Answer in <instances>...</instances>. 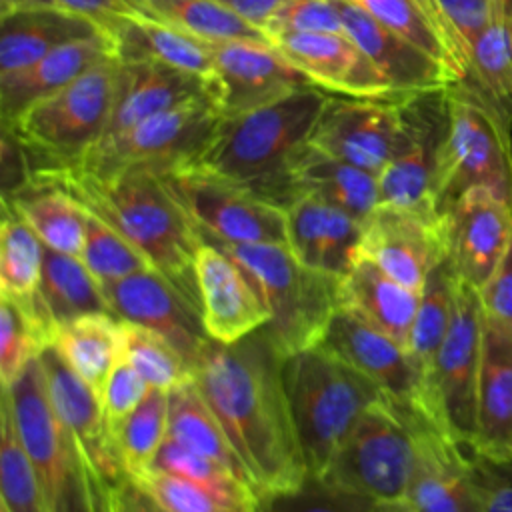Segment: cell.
I'll return each instance as SVG.
<instances>
[{
	"mask_svg": "<svg viewBox=\"0 0 512 512\" xmlns=\"http://www.w3.org/2000/svg\"><path fill=\"white\" fill-rule=\"evenodd\" d=\"M284 356L264 326L234 342H210L194 382L224 428L256 494L308 476L282 382Z\"/></svg>",
	"mask_w": 512,
	"mask_h": 512,
	"instance_id": "6da1fadb",
	"label": "cell"
},
{
	"mask_svg": "<svg viewBox=\"0 0 512 512\" xmlns=\"http://www.w3.org/2000/svg\"><path fill=\"white\" fill-rule=\"evenodd\" d=\"M32 182L62 188L90 214L122 234L148 258L152 268L200 306L194 260L202 238L160 172L126 168L112 174H92L68 168L38 174Z\"/></svg>",
	"mask_w": 512,
	"mask_h": 512,
	"instance_id": "7a4b0ae2",
	"label": "cell"
},
{
	"mask_svg": "<svg viewBox=\"0 0 512 512\" xmlns=\"http://www.w3.org/2000/svg\"><path fill=\"white\" fill-rule=\"evenodd\" d=\"M328 98L330 92L304 86L264 108L220 116L194 166L286 210L298 198L292 158L310 142Z\"/></svg>",
	"mask_w": 512,
	"mask_h": 512,
	"instance_id": "3957f363",
	"label": "cell"
},
{
	"mask_svg": "<svg viewBox=\"0 0 512 512\" xmlns=\"http://www.w3.org/2000/svg\"><path fill=\"white\" fill-rule=\"evenodd\" d=\"M282 382L298 448L312 476L326 472L362 412L386 396L322 346L286 356Z\"/></svg>",
	"mask_w": 512,
	"mask_h": 512,
	"instance_id": "277c9868",
	"label": "cell"
},
{
	"mask_svg": "<svg viewBox=\"0 0 512 512\" xmlns=\"http://www.w3.org/2000/svg\"><path fill=\"white\" fill-rule=\"evenodd\" d=\"M122 62L110 56L10 124L26 150L32 178L80 166L104 140L118 96ZM32 182V180H30Z\"/></svg>",
	"mask_w": 512,
	"mask_h": 512,
	"instance_id": "5b68a950",
	"label": "cell"
},
{
	"mask_svg": "<svg viewBox=\"0 0 512 512\" xmlns=\"http://www.w3.org/2000/svg\"><path fill=\"white\" fill-rule=\"evenodd\" d=\"M202 240L222 248L246 274L270 314L264 330L284 358L322 342L338 310L340 278L300 264L286 244Z\"/></svg>",
	"mask_w": 512,
	"mask_h": 512,
	"instance_id": "8992f818",
	"label": "cell"
},
{
	"mask_svg": "<svg viewBox=\"0 0 512 512\" xmlns=\"http://www.w3.org/2000/svg\"><path fill=\"white\" fill-rule=\"evenodd\" d=\"M20 442L38 474L50 512H96V480L46 392L40 358L2 388Z\"/></svg>",
	"mask_w": 512,
	"mask_h": 512,
	"instance_id": "52a82bcc",
	"label": "cell"
},
{
	"mask_svg": "<svg viewBox=\"0 0 512 512\" xmlns=\"http://www.w3.org/2000/svg\"><path fill=\"white\" fill-rule=\"evenodd\" d=\"M470 188H486L512 206V130L456 82L448 86V130L434 186L438 212Z\"/></svg>",
	"mask_w": 512,
	"mask_h": 512,
	"instance_id": "ba28073f",
	"label": "cell"
},
{
	"mask_svg": "<svg viewBox=\"0 0 512 512\" xmlns=\"http://www.w3.org/2000/svg\"><path fill=\"white\" fill-rule=\"evenodd\" d=\"M416 410L388 396L372 402L320 478L378 502H404L416 456Z\"/></svg>",
	"mask_w": 512,
	"mask_h": 512,
	"instance_id": "9c48e42d",
	"label": "cell"
},
{
	"mask_svg": "<svg viewBox=\"0 0 512 512\" xmlns=\"http://www.w3.org/2000/svg\"><path fill=\"white\" fill-rule=\"evenodd\" d=\"M482 350V302L476 288L456 280L454 312L424 384L426 410L462 446L476 436V388Z\"/></svg>",
	"mask_w": 512,
	"mask_h": 512,
	"instance_id": "30bf717a",
	"label": "cell"
},
{
	"mask_svg": "<svg viewBox=\"0 0 512 512\" xmlns=\"http://www.w3.org/2000/svg\"><path fill=\"white\" fill-rule=\"evenodd\" d=\"M200 238L226 244H286V210L194 164L162 174Z\"/></svg>",
	"mask_w": 512,
	"mask_h": 512,
	"instance_id": "8fae6325",
	"label": "cell"
},
{
	"mask_svg": "<svg viewBox=\"0 0 512 512\" xmlns=\"http://www.w3.org/2000/svg\"><path fill=\"white\" fill-rule=\"evenodd\" d=\"M220 116L212 100L182 104L104 138L76 168L92 174L150 168L164 174L194 164L208 144Z\"/></svg>",
	"mask_w": 512,
	"mask_h": 512,
	"instance_id": "7c38bea8",
	"label": "cell"
},
{
	"mask_svg": "<svg viewBox=\"0 0 512 512\" xmlns=\"http://www.w3.org/2000/svg\"><path fill=\"white\" fill-rule=\"evenodd\" d=\"M400 132L390 162L378 174L380 204L440 214L434 186L448 130V86L398 98Z\"/></svg>",
	"mask_w": 512,
	"mask_h": 512,
	"instance_id": "4fadbf2b",
	"label": "cell"
},
{
	"mask_svg": "<svg viewBox=\"0 0 512 512\" xmlns=\"http://www.w3.org/2000/svg\"><path fill=\"white\" fill-rule=\"evenodd\" d=\"M208 46L212 102L222 116L252 112L312 86L270 42L218 40Z\"/></svg>",
	"mask_w": 512,
	"mask_h": 512,
	"instance_id": "5bb4252c",
	"label": "cell"
},
{
	"mask_svg": "<svg viewBox=\"0 0 512 512\" xmlns=\"http://www.w3.org/2000/svg\"><path fill=\"white\" fill-rule=\"evenodd\" d=\"M102 292L112 316L160 334L192 368L212 342L204 328L200 306L156 268L102 284Z\"/></svg>",
	"mask_w": 512,
	"mask_h": 512,
	"instance_id": "9a60e30c",
	"label": "cell"
},
{
	"mask_svg": "<svg viewBox=\"0 0 512 512\" xmlns=\"http://www.w3.org/2000/svg\"><path fill=\"white\" fill-rule=\"evenodd\" d=\"M360 256L422 292L428 274L446 260L444 216L378 204L362 224Z\"/></svg>",
	"mask_w": 512,
	"mask_h": 512,
	"instance_id": "2e32d148",
	"label": "cell"
},
{
	"mask_svg": "<svg viewBox=\"0 0 512 512\" xmlns=\"http://www.w3.org/2000/svg\"><path fill=\"white\" fill-rule=\"evenodd\" d=\"M412 424L416 456L406 506L412 512H482L468 448L422 410Z\"/></svg>",
	"mask_w": 512,
	"mask_h": 512,
	"instance_id": "e0dca14e",
	"label": "cell"
},
{
	"mask_svg": "<svg viewBox=\"0 0 512 512\" xmlns=\"http://www.w3.org/2000/svg\"><path fill=\"white\" fill-rule=\"evenodd\" d=\"M400 132L398 98L330 94L310 144L378 176L392 158Z\"/></svg>",
	"mask_w": 512,
	"mask_h": 512,
	"instance_id": "ac0fdd59",
	"label": "cell"
},
{
	"mask_svg": "<svg viewBox=\"0 0 512 512\" xmlns=\"http://www.w3.org/2000/svg\"><path fill=\"white\" fill-rule=\"evenodd\" d=\"M442 216L450 270L480 290L512 244V206L486 188H470Z\"/></svg>",
	"mask_w": 512,
	"mask_h": 512,
	"instance_id": "d6986e66",
	"label": "cell"
},
{
	"mask_svg": "<svg viewBox=\"0 0 512 512\" xmlns=\"http://www.w3.org/2000/svg\"><path fill=\"white\" fill-rule=\"evenodd\" d=\"M318 346L372 380L390 400L428 414L424 380L414 358L386 332L338 308Z\"/></svg>",
	"mask_w": 512,
	"mask_h": 512,
	"instance_id": "ffe728a7",
	"label": "cell"
},
{
	"mask_svg": "<svg viewBox=\"0 0 512 512\" xmlns=\"http://www.w3.org/2000/svg\"><path fill=\"white\" fill-rule=\"evenodd\" d=\"M40 364L52 408L76 440L94 480L102 488L116 486L130 474L106 422L98 392L64 362L54 346L42 352Z\"/></svg>",
	"mask_w": 512,
	"mask_h": 512,
	"instance_id": "44dd1931",
	"label": "cell"
},
{
	"mask_svg": "<svg viewBox=\"0 0 512 512\" xmlns=\"http://www.w3.org/2000/svg\"><path fill=\"white\" fill-rule=\"evenodd\" d=\"M270 44L312 86L330 94L354 98H396L386 76L372 60L342 32L284 34Z\"/></svg>",
	"mask_w": 512,
	"mask_h": 512,
	"instance_id": "7402d4cb",
	"label": "cell"
},
{
	"mask_svg": "<svg viewBox=\"0 0 512 512\" xmlns=\"http://www.w3.org/2000/svg\"><path fill=\"white\" fill-rule=\"evenodd\" d=\"M194 270L202 322L214 342L234 344L268 324L266 306L246 274L222 248L202 240Z\"/></svg>",
	"mask_w": 512,
	"mask_h": 512,
	"instance_id": "603a6c76",
	"label": "cell"
},
{
	"mask_svg": "<svg viewBox=\"0 0 512 512\" xmlns=\"http://www.w3.org/2000/svg\"><path fill=\"white\" fill-rule=\"evenodd\" d=\"M334 4L340 12L344 34L386 76L396 98L458 82L444 64L374 20L352 0H334Z\"/></svg>",
	"mask_w": 512,
	"mask_h": 512,
	"instance_id": "cb8c5ba5",
	"label": "cell"
},
{
	"mask_svg": "<svg viewBox=\"0 0 512 512\" xmlns=\"http://www.w3.org/2000/svg\"><path fill=\"white\" fill-rule=\"evenodd\" d=\"M362 224L348 212L302 194L286 208V246L300 264L340 278L360 256Z\"/></svg>",
	"mask_w": 512,
	"mask_h": 512,
	"instance_id": "d4e9b609",
	"label": "cell"
},
{
	"mask_svg": "<svg viewBox=\"0 0 512 512\" xmlns=\"http://www.w3.org/2000/svg\"><path fill=\"white\" fill-rule=\"evenodd\" d=\"M472 452L512 456V328L482 310V350L476 388V436Z\"/></svg>",
	"mask_w": 512,
	"mask_h": 512,
	"instance_id": "484cf974",
	"label": "cell"
},
{
	"mask_svg": "<svg viewBox=\"0 0 512 512\" xmlns=\"http://www.w3.org/2000/svg\"><path fill=\"white\" fill-rule=\"evenodd\" d=\"M116 56L110 34L100 32L58 46L34 64L0 76V124H10L30 106L60 92L102 60Z\"/></svg>",
	"mask_w": 512,
	"mask_h": 512,
	"instance_id": "4316f807",
	"label": "cell"
},
{
	"mask_svg": "<svg viewBox=\"0 0 512 512\" xmlns=\"http://www.w3.org/2000/svg\"><path fill=\"white\" fill-rule=\"evenodd\" d=\"M194 100H212L208 80L156 62H122L118 96L104 138Z\"/></svg>",
	"mask_w": 512,
	"mask_h": 512,
	"instance_id": "83f0119b",
	"label": "cell"
},
{
	"mask_svg": "<svg viewBox=\"0 0 512 512\" xmlns=\"http://www.w3.org/2000/svg\"><path fill=\"white\" fill-rule=\"evenodd\" d=\"M420 292L390 278L374 262L358 256L338 280V308L352 312L408 348Z\"/></svg>",
	"mask_w": 512,
	"mask_h": 512,
	"instance_id": "f1b7e54d",
	"label": "cell"
},
{
	"mask_svg": "<svg viewBox=\"0 0 512 512\" xmlns=\"http://www.w3.org/2000/svg\"><path fill=\"white\" fill-rule=\"evenodd\" d=\"M104 32L90 18L50 6L0 18V76L14 74L58 46Z\"/></svg>",
	"mask_w": 512,
	"mask_h": 512,
	"instance_id": "f546056e",
	"label": "cell"
},
{
	"mask_svg": "<svg viewBox=\"0 0 512 512\" xmlns=\"http://www.w3.org/2000/svg\"><path fill=\"white\" fill-rule=\"evenodd\" d=\"M296 194L316 196L364 222L380 204L378 176L306 142L290 164Z\"/></svg>",
	"mask_w": 512,
	"mask_h": 512,
	"instance_id": "4dcf8cb0",
	"label": "cell"
},
{
	"mask_svg": "<svg viewBox=\"0 0 512 512\" xmlns=\"http://www.w3.org/2000/svg\"><path fill=\"white\" fill-rule=\"evenodd\" d=\"M374 20L404 36L462 82L468 74V50L444 16L438 0H352Z\"/></svg>",
	"mask_w": 512,
	"mask_h": 512,
	"instance_id": "1f68e13d",
	"label": "cell"
},
{
	"mask_svg": "<svg viewBox=\"0 0 512 512\" xmlns=\"http://www.w3.org/2000/svg\"><path fill=\"white\" fill-rule=\"evenodd\" d=\"M108 34L114 42L116 58L124 64L156 62L196 74L210 84L212 52L206 40L152 16L120 20Z\"/></svg>",
	"mask_w": 512,
	"mask_h": 512,
	"instance_id": "d6a6232c",
	"label": "cell"
},
{
	"mask_svg": "<svg viewBox=\"0 0 512 512\" xmlns=\"http://www.w3.org/2000/svg\"><path fill=\"white\" fill-rule=\"evenodd\" d=\"M462 84L512 130V2L494 0L490 20L470 46Z\"/></svg>",
	"mask_w": 512,
	"mask_h": 512,
	"instance_id": "836d02e7",
	"label": "cell"
},
{
	"mask_svg": "<svg viewBox=\"0 0 512 512\" xmlns=\"http://www.w3.org/2000/svg\"><path fill=\"white\" fill-rule=\"evenodd\" d=\"M34 306L54 334L60 324L78 316L92 312L110 314L102 286L86 268L82 258L62 254L46 246Z\"/></svg>",
	"mask_w": 512,
	"mask_h": 512,
	"instance_id": "e575fe53",
	"label": "cell"
},
{
	"mask_svg": "<svg viewBox=\"0 0 512 512\" xmlns=\"http://www.w3.org/2000/svg\"><path fill=\"white\" fill-rule=\"evenodd\" d=\"M50 250L82 256L86 240V208L62 188L48 182H30L22 190L2 196Z\"/></svg>",
	"mask_w": 512,
	"mask_h": 512,
	"instance_id": "d590c367",
	"label": "cell"
},
{
	"mask_svg": "<svg viewBox=\"0 0 512 512\" xmlns=\"http://www.w3.org/2000/svg\"><path fill=\"white\" fill-rule=\"evenodd\" d=\"M52 346L100 396L110 370L124 356L122 324L108 312L84 314L60 324Z\"/></svg>",
	"mask_w": 512,
	"mask_h": 512,
	"instance_id": "8d00e7d4",
	"label": "cell"
},
{
	"mask_svg": "<svg viewBox=\"0 0 512 512\" xmlns=\"http://www.w3.org/2000/svg\"><path fill=\"white\" fill-rule=\"evenodd\" d=\"M168 438L222 464L248 482L240 458L194 380L168 392Z\"/></svg>",
	"mask_w": 512,
	"mask_h": 512,
	"instance_id": "74e56055",
	"label": "cell"
},
{
	"mask_svg": "<svg viewBox=\"0 0 512 512\" xmlns=\"http://www.w3.org/2000/svg\"><path fill=\"white\" fill-rule=\"evenodd\" d=\"M44 244L38 234L6 204L0 226V296L30 306L42 278Z\"/></svg>",
	"mask_w": 512,
	"mask_h": 512,
	"instance_id": "f35d334b",
	"label": "cell"
},
{
	"mask_svg": "<svg viewBox=\"0 0 512 512\" xmlns=\"http://www.w3.org/2000/svg\"><path fill=\"white\" fill-rule=\"evenodd\" d=\"M454 296L456 276L444 260L426 278L408 340V352L414 358L424 384L430 376L440 344L448 332L454 312Z\"/></svg>",
	"mask_w": 512,
	"mask_h": 512,
	"instance_id": "ab89813d",
	"label": "cell"
},
{
	"mask_svg": "<svg viewBox=\"0 0 512 512\" xmlns=\"http://www.w3.org/2000/svg\"><path fill=\"white\" fill-rule=\"evenodd\" d=\"M152 18L206 42L258 40L270 42L266 32L216 0H146Z\"/></svg>",
	"mask_w": 512,
	"mask_h": 512,
	"instance_id": "60d3db41",
	"label": "cell"
},
{
	"mask_svg": "<svg viewBox=\"0 0 512 512\" xmlns=\"http://www.w3.org/2000/svg\"><path fill=\"white\" fill-rule=\"evenodd\" d=\"M406 502H378L308 474L294 486L258 494L254 512H400Z\"/></svg>",
	"mask_w": 512,
	"mask_h": 512,
	"instance_id": "b9f144b4",
	"label": "cell"
},
{
	"mask_svg": "<svg viewBox=\"0 0 512 512\" xmlns=\"http://www.w3.org/2000/svg\"><path fill=\"white\" fill-rule=\"evenodd\" d=\"M54 342V330L34 304L24 306L0 296V378L12 386L24 368Z\"/></svg>",
	"mask_w": 512,
	"mask_h": 512,
	"instance_id": "7bdbcfd3",
	"label": "cell"
},
{
	"mask_svg": "<svg viewBox=\"0 0 512 512\" xmlns=\"http://www.w3.org/2000/svg\"><path fill=\"white\" fill-rule=\"evenodd\" d=\"M152 468L186 478L216 494L240 512H254L258 494L246 480H242L222 464L200 456L170 438L164 440Z\"/></svg>",
	"mask_w": 512,
	"mask_h": 512,
	"instance_id": "ee69618b",
	"label": "cell"
},
{
	"mask_svg": "<svg viewBox=\"0 0 512 512\" xmlns=\"http://www.w3.org/2000/svg\"><path fill=\"white\" fill-rule=\"evenodd\" d=\"M168 438V392L150 388L144 400L120 422L114 432L118 452L130 476L150 470Z\"/></svg>",
	"mask_w": 512,
	"mask_h": 512,
	"instance_id": "f6af8a7d",
	"label": "cell"
},
{
	"mask_svg": "<svg viewBox=\"0 0 512 512\" xmlns=\"http://www.w3.org/2000/svg\"><path fill=\"white\" fill-rule=\"evenodd\" d=\"M122 324L124 358L140 372L150 388L172 392L194 380L192 364L160 334L134 322Z\"/></svg>",
	"mask_w": 512,
	"mask_h": 512,
	"instance_id": "bcb514c9",
	"label": "cell"
},
{
	"mask_svg": "<svg viewBox=\"0 0 512 512\" xmlns=\"http://www.w3.org/2000/svg\"><path fill=\"white\" fill-rule=\"evenodd\" d=\"M0 492V504L8 512H50L38 474L4 402L0 404Z\"/></svg>",
	"mask_w": 512,
	"mask_h": 512,
	"instance_id": "7dc6e473",
	"label": "cell"
},
{
	"mask_svg": "<svg viewBox=\"0 0 512 512\" xmlns=\"http://www.w3.org/2000/svg\"><path fill=\"white\" fill-rule=\"evenodd\" d=\"M82 262L102 284H112L134 272L152 268L148 258L122 234L86 210V240Z\"/></svg>",
	"mask_w": 512,
	"mask_h": 512,
	"instance_id": "c3c4849f",
	"label": "cell"
},
{
	"mask_svg": "<svg viewBox=\"0 0 512 512\" xmlns=\"http://www.w3.org/2000/svg\"><path fill=\"white\" fill-rule=\"evenodd\" d=\"M136 480L162 504L166 512H240L206 488L156 468L142 472Z\"/></svg>",
	"mask_w": 512,
	"mask_h": 512,
	"instance_id": "681fc988",
	"label": "cell"
},
{
	"mask_svg": "<svg viewBox=\"0 0 512 512\" xmlns=\"http://www.w3.org/2000/svg\"><path fill=\"white\" fill-rule=\"evenodd\" d=\"M264 32L268 40L284 34L308 32L342 34L344 24L334 0H286L268 18Z\"/></svg>",
	"mask_w": 512,
	"mask_h": 512,
	"instance_id": "f907efd6",
	"label": "cell"
},
{
	"mask_svg": "<svg viewBox=\"0 0 512 512\" xmlns=\"http://www.w3.org/2000/svg\"><path fill=\"white\" fill-rule=\"evenodd\" d=\"M150 386L140 376V372L122 356L114 368L110 370L102 390H100V404L106 416V422L112 430L120 426V422L144 400Z\"/></svg>",
	"mask_w": 512,
	"mask_h": 512,
	"instance_id": "816d5d0a",
	"label": "cell"
},
{
	"mask_svg": "<svg viewBox=\"0 0 512 512\" xmlns=\"http://www.w3.org/2000/svg\"><path fill=\"white\" fill-rule=\"evenodd\" d=\"M480 490L482 512H512V456L496 458L468 450Z\"/></svg>",
	"mask_w": 512,
	"mask_h": 512,
	"instance_id": "f5cc1de1",
	"label": "cell"
},
{
	"mask_svg": "<svg viewBox=\"0 0 512 512\" xmlns=\"http://www.w3.org/2000/svg\"><path fill=\"white\" fill-rule=\"evenodd\" d=\"M60 8L90 18L106 34L126 18L150 16L146 0H56Z\"/></svg>",
	"mask_w": 512,
	"mask_h": 512,
	"instance_id": "db71d44e",
	"label": "cell"
},
{
	"mask_svg": "<svg viewBox=\"0 0 512 512\" xmlns=\"http://www.w3.org/2000/svg\"><path fill=\"white\" fill-rule=\"evenodd\" d=\"M478 294L484 314L512 328V244Z\"/></svg>",
	"mask_w": 512,
	"mask_h": 512,
	"instance_id": "11a10c76",
	"label": "cell"
},
{
	"mask_svg": "<svg viewBox=\"0 0 512 512\" xmlns=\"http://www.w3.org/2000/svg\"><path fill=\"white\" fill-rule=\"evenodd\" d=\"M438 4L470 54L472 42L492 16L494 0H438Z\"/></svg>",
	"mask_w": 512,
	"mask_h": 512,
	"instance_id": "9f6ffc18",
	"label": "cell"
},
{
	"mask_svg": "<svg viewBox=\"0 0 512 512\" xmlns=\"http://www.w3.org/2000/svg\"><path fill=\"white\" fill-rule=\"evenodd\" d=\"M108 512H166L162 504L132 476L112 488H102Z\"/></svg>",
	"mask_w": 512,
	"mask_h": 512,
	"instance_id": "6f0895ef",
	"label": "cell"
},
{
	"mask_svg": "<svg viewBox=\"0 0 512 512\" xmlns=\"http://www.w3.org/2000/svg\"><path fill=\"white\" fill-rule=\"evenodd\" d=\"M218 4L226 6L228 10L236 12L238 16H242L244 20H248L250 24L258 26L264 30L268 18L278 10L280 4H284L286 0H216Z\"/></svg>",
	"mask_w": 512,
	"mask_h": 512,
	"instance_id": "680465c9",
	"label": "cell"
},
{
	"mask_svg": "<svg viewBox=\"0 0 512 512\" xmlns=\"http://www.w3.org/2000/svg\"><path fill=\"white\" fill-rule=\"evenodd\" d=\"M58 6L56 0H0V18L20 10H34V8H50Z\"/></svg>",
	"mask_w": 512,
	"mask_h": 512,
	"instance_id": "91938a15",
	"label": "cell"
},
{
	"mask_svg": "<svg viewBox=\"0 0 512 512\" xmlns=\"http://www.w3.org/2000/svg\"><path fill=\"white\" fill-rule=\"evenodd\" d=\"M96 512H108L104 490H102V486L98 482H96Z\"/></svg>",
	"mask_w": 512,
	"mask_h": 512,
	"instance_id": "94428289",
	"label": "cell"
},
{
	"mask_svg": "<svg viewBox=\"0 0 512 512\" xmlns=\"http://www.w3.org/2000/svg\"><path fill=\"white\" fill-rule=\"evenodd\" d=\"M400 512H412V510H410V508H408V506H404V508H402V510H400Z\"/></svg>",
	"mask_w": 512,
	"mask_h": 512,
	"instance_id": "6125c7cd",
	"label": "cell"
},
{
	"mask_svg": "<svg viewBox=\"0 0 512 512\" xmlns=\"http://www.w3.org/2000/svg\"><path fill=\"white\" fill-rule=\"evenodd\" d=\"M0 512H8V510H6V508L0 504Z\"/></svg>",
	"mask_w": 512,
	"mask_h": 512,
	"instance_id": "be15d7a7",
	"label": "cell"
},
{
	"mask_svg": "<svg viewBox=\"0 0 512 512\" xmlns=\"http://www.w3.org/2000/svg\"><path fill=\"white\" fill-rule=\"evenodd\" d=\"M506 2H512V0H506Z\"/></svg>",
	"mask_w": 512,
	"mask_h": 512,
	"instance_id": "e7e4bbea",
	"label": "cell"
}]
</instances>
